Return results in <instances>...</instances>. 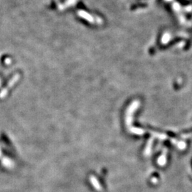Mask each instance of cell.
I'll use <instances>...</instances> for the list:
<instances>
[{"label":"cell","mask_w":192,"mask_h":192,"mask_svg":"<svg viewBox=\"0 0 192 192\" xmlns=\"http://www.w3.org/2000/svg\"><path fill=\"white\" fill-rule=\"evenodd\" d=\"M90 179H91V182L92 184H93V187H95L96 189L98 190V191H100V190L102 189V187H101V186L100 185L99 182L97 180V178H96L94 176H91Z\"/></svg>","instance_id":"1"}]
</instances>
